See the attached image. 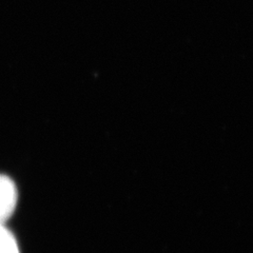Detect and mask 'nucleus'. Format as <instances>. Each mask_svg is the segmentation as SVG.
I'll return each instance as SVG.
<instances>
[{
	"instance_id": "nucleus-1",
	"label": "nucleus",
	"mask_w": 253,
	"mask_h": 253,
	"mask_svg": "<svg viewBox=\"0 0 253 253\" xmlns=\"http://www.w3.org/2000/svg\"><path fill=\"white\" fill-rule=\"evenodd\" d=\"M17 200V189L14 181L5 175H0V225H3L12 216Z\"/></svg>"
},
{
	"instance_id": "nucleus-2",
	"label": "nucleus",
	"mask_w": 253,
	"mask_h": 253,
	"mask_svg": "<svg viewBox=\"0 0 253 253\" xmlns=\"http://www.w3.org/2000/svg\"><path fill=\"white\" fill-rule=\"evenodd\" d=\"M0 253H20L15 236L3 225H0Z\"/></svg>"
}]
</instances>
